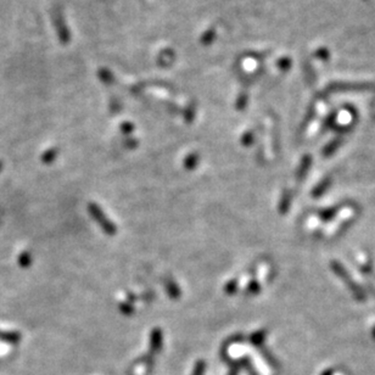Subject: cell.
<instances>
[{
  "label": "cell",
  "instance_id": "cell-1",
  "mask_svg": "<svg viewBox=\"0 0 375 375\" xmlns=\"http://www.w3.org/2000/svg\"><path fill=\"white\" fill-rule=\"evenodd\" d=\"M88 208H89V214H92V216L94 217V220H96L100 226H102V228L106 232V233L108 234L114 233V230H116V229H114V226L106 220L105 214H102V211L99 208V207H98L96 205H94V204H89Z\"/></svg>",
  "mask_w": 375,
  "mask_h": 375
},
{
  "label": "cell",
  "instance_id": "cell-2",
  "mask_svg": "<svg viewBox=\"0 0 375 375\" xmlns=\"http://www.w3.org/2000/svg\"><path fill=\"white\" fill-rule=\"evenodd\" d=\"M0 340H2L4 342L10 344V345H16L21 341V334L18 332H0Z\"/></svg>",
  "mask_w": 375,
  "mask_h": 375
},
{
  "label": "cell",
  "instance_id": "cell-3",
  "mask_svg": "<svg viewBox=\"0 0 375 375\" xmlns=\"http://www.w3.org/2000/svg\"><path fill=\"white\" fill-rule=\"evenodd\" d=\"M32 264V256L28 251H22L21 254H18V266L21 268H30V266Z\"/></svg>",
  "mask_w": 375,
  "mask_h": 375
},
{
  "label": "cell",
  "instance_id": "cell-4",
  "mask_svg": "<svg viewBox=\"0 0 375 375\" xmlns=\"http://www.w3.org/2000/svg\"><path fill=\"white\" fill-rule=\"evenodd\" d=\"M55 158H56V151L54 149L48 150L46 152H44L43 156H42V162L46 164H50L55 161Z\"/></svg>",
  "mask_w": 375,
  "mask_h": 375
},
{
  "label": "cell",
  "instance_id": "cell-5",
  "mask_svg": "<svg viewBox=\"0 0 375 375\" xmlns=\"http://www.w3.org/2000/svg\"><path fill=\"white\" fill-rule=\"evenodd\" d=\"M151 340H152V348L160 350V347H161V332H154Z\"/></svg>",
  "mask_w": 375,
  "mask_h": 375
},
{
  "label": "cell",
  "instance_id": "cell-6",
  "mask_svg": "<svg viewBox=\"0 0 375 375\" xmlns=\"http://www.w3.org/2000/svg\"><path fill=\"white\" fill-rule=\"evenodd\" d=\"M204 370H205V363L204 362H198L196 366H195V370L192 375H202Z\"/></svg>",
  "mask_w": 375,
  "mask_h": 375
},
{
  "label": "cell",
  "instance_id": "cell-7",
  "mask_svg": "<svg viewBox=\"0 0 375 375\" xmlns=\"http://www.w3.org/2000/svg\"><path fill=\"white\" fill-rule=\"evenodd\" d=\"M2 170V162L0 161V170Z\"/></svg>",
  "mask_w": 375,
  "mask_h": 375
},
{
  "label": "cell",
  "instance_id": "cell-8",
  "mask_svg": "<svg viewBox=\"0 0 375 375\" xmlns=\"http://www.w3.org/2000/svg\"><path fill=\"white\" fill-rule=\"evenodd\" d=\"M232 375H235V373H234V372H233V373H232Z\"/></svg>",
  "mask_w": 375,
  "mask_h": 375
}]
</instances>
